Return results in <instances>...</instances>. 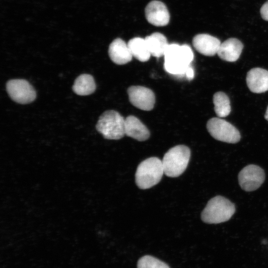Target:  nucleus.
Wrapping results in <instances>:
<instances>
[{
    "instance_id": "aec40b11",
    "label": "nucleus",
    "mask_w": 268,
    "mask_h": 268,
    "mask_svg": "<svg viewBox=\"0 0 268 268\" xmlns=\"http://www.w3.org/2000/svg\"><path fill=\"white\" fill-rule=\"evenodd\" d=\"M137 268H170L167 264L149 255L141 257L138 261Z\"/></svg>"
},
{
    "instance_id": "f03ea898",
    "label": "nucleus",
    "mask_w": 268,
    "mask_h": 268,
    "mask_svg": "<svg viewBox=\"0 0 268 268\" xmlns=\"http://www.w3.org/2000/svg\"><path fill=\"white\" fill-rule=\"evenodd\" d=\"M235 212V205L231 201L216 196L208 201L201 213V218L206 223L218 224L229 220Z\"/></svg>"
},
{
    "instance_id": "4be33fe9",
    "label": "nucleus",
    "mask_w": 268,
    "mask_h": 268,
    "mask_svg": "<svg viewBox=\"0 0 268 268\" xmlns=\"http://www.w3.org/2000/svg\"><path fill=\"white\" fill-rule=\"evenodd\" d=\"M186 77L188 80H192L194 77V70L192 67L190 66L187 69L186 73Z\"/></svg>"
},
{
    "instance_id": "20e7f679",
    "label": "nucleus",
    "mask_w": 268,
    "mask_h": 268,
    "mask_svg": "<svg viewBox=\"0 0 268 268\" xmlns=\"http://www.w3.org/2000/svg\"><path fill=\"white\" fill-rule=\"evenodd\" d=\"M191 156L190 148L184 145L171 148L162 160L164 174L168 177H177L186 170Z\"/></svg>"
},
{
    "instance_id": "f8f14e48",
    "label": "nucleus",
    "mask_w": 268,
    "mask_h": 268,
    "mask_svg": "<svg viewBox=\"0 0 268 268\" xmlns=\"http://www.w3.org/2000/svg\"><path fill=\"white\" fill-rule=\"evenodd\" d=\"M246 82L254 93H261L268 90V70L260 67L253 68L247 73Z\"/></svg>"
},
{
    "instance_id": "f257e3e1",
    "label": "nucleus",
    "mask_w": 268,
    "mask_h": 268,
    "mask_svg": "<svg viewBox=\"0 0 268 268\" xmlns=\"http://www.w3.org/2000/svg\"><path fill=\"white\" fill-rule=\"evenodd\" d=\"M164 67L169 73L181 76L185 75L194 59L192 49L188 45L169 44L164 55Z\"/></svg>"
},
{
    "instance_id": "ddd939ff",
    "label": "nucleus",
    "mask_w": 268,
    "mask_h": 268,
    "mask_svg": "<svg viewBox=\"0 0 268 268\" xmlns=\"http://www.w3.org/2000/svg\"><path fill=\"white\" fill-rule=\"evenodd\" d=\"M108 54L112 62L119 65L128 63L133 58L128 44L121 38L115 39L112 42Z\"/></svg>"
},
{
    "instance_id": "9b49d317",
    "label": "nucleus",
    "mask_w": 268,
    "mask_h": 268,
    "mask_svg": "<svg viewBox=\"0 0 268 268\" xmlns=\"http://www.w3.org/2000/svg\"><path fill=\"white\" fill-rule=\"evenodd\" d=\"M192 42L199 53L206 56H213L217 54L221 44L218 39L207 34L196 35Z\"/></svg>"
},
{
    "instance_id": "9d476101",
    "label": "nucleus",
    "mask_w": 268,
    "mask_h": 268,
    "mask_svg": "<svg viewBox=\"0 0 268 268\" xmlns=\"http://www.w3.org/2000/svg\"><path fill=\"white\" fill-rule=\"evenodd\" d=\"M145 15L148 22L156 26H165L170 20L168 10L160 1L152 0L149 2L145 9Z\"/></svg>"
},
{
    "instance_id": "39448f33",
    "label": "nucleus",
    "mask_w": 268,
    "mask_h": 268,
    "mask_svg": "<svg viewBox=\"0 0 268 268\" xmlns=\"http://www.w3.org/2000/svg\"><path fill=\"white\" fill-rule=\"evenodd\" d=\"M125 119L118 112L108 110L99 117L96 128L103 136L108 139H119L125 135Z\"/></svg>"
},
{
    "instance_id": "a211bd4d",
    "label": "nucleus",
    "mask_w": 268,
    "mask_h": 268,
    "mask_svg": "<svg viewBox=\"0 0 268 268\" xmlns=\"http://www.w3.org/2000/svg\"><path fill=\"white\" fill-rule=\"evenodd\" d=\"M96 89V84L93 76L88 74L78 76L74 81L72 90L79 95H88L93 93Z\"/></svg>"
},
{
    "instance_id": "1a4fd4ad",
    "label": "nucleus",
    "mask_w": 268,
    "mask_h": 268,
    "mask_svg": "<svg viewBox=\"0 0 268 268\" xmlns=\"http://www.w3.org/2000/svg\"><path fill=\"white\" fill-rule=\"evenodd\" d=\"M129 98L131 104L136 108L144 110H151L155 102L153 92L141 86H132L128 89Z\"/></svg>"
},
{
    "instance_id": "5701e85b",
    "label": "nucleus",
    "mask_w": 268,
    "mask_h": 268,
    "mask_svg": "<svg viewBox=\"0 0 268 268\" xmlns=\"http://www.w3.org/2000/svg\"><path fill=\"white\" fill-rule=\"evenodd\" d=\"M265 118L266 119V120H267L268 121V106L267 108L266 113L265 115Z\"/></svg>"
},
{
    "instance_id": "6e6552de",
    "label": "nucleus",
    "mask_w": 268,
    "mask_h": 268,
    "mask_svg": "<svg viewBox=\"0 0 268 268\" xmlns=\"http://www.w3.org/2000/svg\"><path fill=\"white\" fill-rule=\"evenodd\" d=\"M265 180V173L260 166L250 164L244 167L238 174V181L241 188L246 192L258 189Z\"/></svg>"
},
{
    "instance_id": "2eb2a0df",
    "label": "nucleus",
    "mask_w": 268,
    "mask_h": 268,
    "mask_svg": "<svg viewBox=\"0 0 268 268\" xmlns=\"http://www.w3.org/2000/svg\"><path fill=\"white\" fill-rule=\"evenodd\" d=\"M125 135L138 141L147 139L150 133L146 127L136 117L129 116L125 119Z\"/></svg>"
},
{
    "instance_id": "412c9836",
    "label": "nucleus",
    "mask_w": 268,
    "mask_h": 268,
    "mask_svg": "<svg viewBox=\"0 0 268 268\" xmlns=\"http://www.w3.org/2000/svg\"><path fill=\"white\" fill-rule=\"evenodd\" d=\"M260 13L262 18L268 21V0L262 6Z\"/></svg>"
},
{
    "instance_id": "dca6fc26",
    "label": "nucleus",
    "mask_w": 268,
    "mask_h": 268,
    "mask_svg": "<svg viewBox=\"0 0 268 268\" xmlns=\"http://www.w3.org/2000/svg\"><path fill=\"white\" fill-rule=\"evenodd\" d=\"M151 56L156 58L164 56L169 45L165 36L159 32H155L145 38Z\"/></svg>"
},
{
    "instance_id": "f3484780",
    "label": "nucleus",
    "mask_w": 268,
    "mask_h": 268,
    "mask_svg": "<svg viewBox=\"0 0 268 268\" xmlns=\"http://www.w3.org/2000/svg\"><path fill=\"white\" fill-rule=\"evenodd\" d=\"M127 44L133 57L137 60L144 62L149 59L151 54L145 39L135 37L130 40Z\"/></svg>"
},
{
    "instance_id": "6ab92c4d",
    "label": "nucleus",
    "mask_w": 268,
    "mask_h": 268,
    "mask_svg": "<svg viewBox=\"0 0 268 268\" xmlns=\"http://www.w3.org/2000/svg\"><path fill=\"white\" fill-rule=\"evenodd\" d=\"M214 111L219 118L227 117L231 112L230 100L228 96L223 92L215 93L213 97Z\"/></svg>"
},
{
    "instance_id": "7ed1b4c3",
    "label": "nucleus",
    "mask_w": 268,
    "mask_h": 268,
    "mask_svg": "<svg viewBox=\"0 0 268 268\" xmlns=\"http://www.w3.org/2000/svg\"><path fill=\"white\" fill-rule=\"evenodd\" d=\"M164 168L159 158L151 157L142 161L136 169L135 183L140 189H147L157 184L161 180Z\"/></svg>"
},
{
    "instance_id": "0eeeda50",
    "label": "nucleus",
    "mask_w": 268,
    "mask_h": 268,
    "mask_svg": "<svg viewBox=\"0 0 268 268\" xmlns=\"http://www.w3.org/2000/svg\"><path fill=\"white\" fill-rule=\"evenodd\" d=\"M6 91L10 97L20 104H27L33 101L36 93L33 86L26 80L14 79L8 81Z\"/></svg>"
},
{
    "instance_id": "423d86ee",
    "label": "nucleus",
    "mask_w": 268,
    "mask_h": 268,
    "mask_svg": "<svg viewBox=\"0 0 268 268\" xmlns=\"http://www.w3.org/2000/svg\"><path fill=\"white\" fill-rule=\"evenodd\" d=\"M206 128L214 138L221 141L236 143L241 138L240 132L234 126L219 117L209 119Z\"/></svg>"
},
{
    "instance_id": "4468645a",
    "label": "nucleus",
    "mask_w": 268,
    "mask_h": 268,
    "mask_svg": "<svg viewBox=\"0 0 268 268\" xmlns=\"http://www.w3.org/2000/svg\"><path fill=\"white\" fill-rule=\"evenodd\" d=\"M243 49V45L239 40L231 38L221 43L217 54L223 61L234 62L239 58Z\"/></svg>"
}]
</instances>
